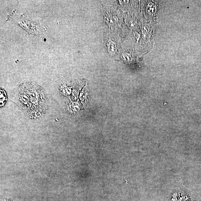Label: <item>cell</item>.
<instances>
[{
    "label": "cell",
    "mask_w": 201,
    "mask_h": 201,
    "mask_svg": "<svg viewBox=\"0 0 201 201\" xmlns=\"http://www.w3.org/2000/svg\"><path fill=\"white\" fill-rule=\"evenodd\" d=\"M109 53L111 54H114L117 51V47L116 44L113 41H110L107 44Z\"/></svg>",
    "instance_id": "cell-1"
},
{
    "label": "cell",
    "mask_w": 201,
    "mask_h": 201,
    "mask_svg": "<svg viewBox=\"0 0 201 201\" xmlns=\"http://www.w3.org/2000/svg\"><path fill=\"white\" fill-rule=\"evenodd\" d=\"M1 106H3L5 104L6 101H7V96L5 92L3 91L2 89H1Z\"/></svg>",
    "instance_id": "cell-2"
}]
</instances>
